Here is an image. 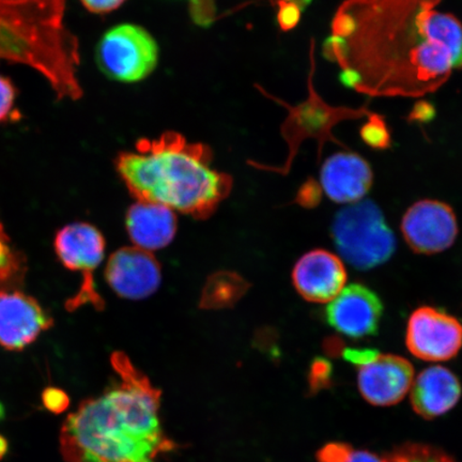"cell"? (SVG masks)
I'll return each mask as SVG.
<instances>
[{"instance_id": "1", "label": "cell", "mask_w": 462, "mask_h": 462, "mask_svg": "<svg viewBox=\"0 0 462 462\" xmlns=\"http://www.w3.org/2000/svg\"><path fill=\"white\" fill-rule=\"evenodd\" d=\"M442 0H345L351 36L331 34L323 56L359 74L357 92L423 97L462 70V23L437 10Z\"/></svg>"}, {"instance_id": "2", "label": "cell", "mask_w": 462, "mask_h": 462, "mask_svg": "<svg viewBox=\"0 0 462 462\" xmlns=\"http://www.w3.org/2000/svg\"><path fill=\"white\" fill-rule=\"evenodd\" d=\"M111 362L119 383L69 414L60 430L62 457L67 462H158L178 448L162 426V393L124 352H115Z\"/></svg>"}, {"instance_id": "3", "label": "cell", "mask_w": 462, "mask_h": 462, "mask_svg": "<svg viewBox=\"0 0 462 462\" xmlns=\"http://www.w3.org/2000/svg\"><path fill=\"white\" fill-rule=\"evenodd\" d=\"M210 147L165 132L141 138L134 152H120L116 170L138 201L154 202L198 219L213 215L233 189V179L212 167Z\"/></svg>"}, {"instance_id": "4", "label": "cell", "mask_w": 462, "mask_h": 462, "mask_svg": "<svg viewBox=\"0 0 462 462\" xmlns=\"http://www.w3.org/2000/svg\"><path fill=\"white\" fill-rule=\"evenodd\" d=\"M66 0H0V60L43 75L58 100L83 96L79 39L65 24Z\"/></svg>"}, {"instance_id": "5", "label": "cell", "mask_w": 462, "mask_h": 462, "mask_svg": "<svg viewBox=\"0 0 462 462\" xmlns=\"http://www.w3.org/2000/svg\"><path fill=\"white\" fill-rule=\"evenodd\" d=\"M331 233L340 255L357 270L385 263L396 250L395 236L372 200L343 208L334 217Z\"/></svg>"}, {"instance_id": "6", "label": "cell", "mask_w": 462, "mask_h": 462, "mask_svg": "<svg viewBox=\"0 0 462 462\" xmlns=\"http://www.w3.org/2000/svg\"><path fill=\"white\" fill-rule=\"evenodd\" d=\"M96 61L108 79L120 83H136L157 68L159 46L146 29L121 24L103 34L97 45Z\"/></svg>"}, {"instance_id": "7", "label": "cell", "mask_w": 462, "mask_h": 462, "mask_svg": "<svg viewBox=\"0 0 462 462\" xmlns=\"http://www.w3.org/2000/svg\"><path fill=\"white\" fill-rule=\"evenodd\" d=\"M58 258L65 267L83 273V284L66 309L73 311L83 305H94L104 310V301L97 293L94 273L99 267L106 252V240L101 231L88 223H73L58 231L54 241Z\"/></svg>"}, {"instance_id": "8", "label": "cell", "mask_w": 462, "mask_h": 462, "mask_svg": "<svg viewBox=\"0 0 462 462\" xmlns=\"http://www.w3.org/2000/svg\"><path fill=\"white\" fill-rule=\"evenodd\" d=\"M406 345L420 360L453 359L462 346V323L446 310L421 306L409 318Z\"/></svg>"}, {"instance_id": "9", "label": "cell", "mask_w": 462, "mask_h": 462, "mask_svg": "<svg viewBox=\"0 0 462 462\" xmlns=\"http://www.w3.org/2000/svg\"><path fill=\"white\" fill-rule=\"evenodd\" d=\"M402 231L413 252L432 255L454 245L458 234L457 218L448 204L424 199L415 202L404 213Z\"/></svg>"}, {"instance_id": "10", "label": "cell", "mask_w": 462, "mask_h": 462, "mask_svg": "<svg viewBox=\"0 0 462 462\" xmlns=\"http://www.w3.org/2000/svg\"><path fill=\"white\" fill-rule=\"evenodd\" d=\"M53 325V318L36 299L17 291H0V346L3 348L23 350Z\"/></svg>"}, {"instance_id": "11", "label": "cell", "mask_w": 462, "mask_h": 462, "mask_svg": "<svg viewBox=\"0 0 462 462\" xmlns=\"http://www.w3.org/2000/svg\"><path fill=\"white\" fill-rule=\"evenodd\" d=\"M106 279L119 297L142 300L152 296L161 285V265L152 252L123 247L108 259Z\"/></svg>"}, {"instance_id": "12", "label": "cell", "mask_w": 462, "mask_h": 462, "mask_svg": "<svg viewBox=\"0 0 462 462\" xmlns=\"http://www.w3.org/2000/svg\"><path fill=\"white\" fill-rule=\"evenodd\" d=\"M383 314V305L377 294L362 284L344 288L326 310L328 325L351 338L378 333Z\"/></svg>"}, {"instance_id": "13", "label": "cell", "mask_w": 462, "mask_h": 462, "mask_svg": "<svg viewBox=\"0 0 462 462\" xmlns=\"http://www.w3.org/2000/svg\"><path fill=\"white\" fill-rule=\"evenodd\" d=\"M413 381L412 364L394 355H379L359 367L357 374V385L364 400L379 407L393 406L402 401Z\"/></svg>"}, {"instance_id": "14", "label": "cell", "mask_w": 462, "mask_h": 462, "mask_svg": "<svg viewBox=\"0 0 462 462\" xmlns=\"http://www.w3.org/2000/svg\"><path fill=\"white\" fill-rule=\"evenodd\" d=\"M292 282L306 301L328 303L343 291L346 282L345 265L337 255L325 250H313L298 260Z\"/></svg>"}, {"instance_id": "15", "label": "cell", "mask_w": 462, "mask_h": 462, "mask_svg": "<svg viewBox=\"0 0 462 462\" xmlns=\"http://www.w3.org/2000/svg\"><path fill=\"white\" fill-rule=\"evenodd\" d=\"M371 165L355 152H338L328 157L320 171L321 188L337 204H356L373 186Z\"/></svg>"}, {"instance_id": "16", "label": "cell", "mask_w": 462, "mask_h": 462, "mask_svg": "<svg viewBox=\"0 0 462 462\" xmlns=\"http://www.w3.org/2000/svg\"><path fill=\"white\" fill-rule=\"evenodd\" d=\"M311 79H310V96L309 100L302 103L301 106L291 107L289 112V117L284 125H282V134L285 140L291 144L292 155H294V147L298 146L305 137H331L330 129L337 125L339 120L361 117L368 115L362 109L349 108H332L323 102L319 96L316 94L311 87Z\"/></svg>"}, {"instance_id": "17", "label": "cell", "mask_w": 462, "mask_h": 462, "mask_svg": "<svg viewBox=\"0 0 462 462\" xmlns=\"http://www.w3.org/2000/svg\"><path fill=\"white\" fill-rule=\"evenodd\" d=\"M411 404L415 412L432 420L450 411L460 400L461 384L449 369L432 366L413 381Z\"/></svg>"}, {"instance_id": "18", "label": "cell", "mask_w": 462, "mask_h": 462, "mask_svg": "<svg viewBox=\"0 0 462 462\" xmlns=\"http://www.w3.org/2000/svg\"><path fill=\"white\" fill-rule=\"evenodd\" d=\"M125 225L133 244L148 252L169 245L177 231L175 212L169 207L147 201L137 200L130 208Z\"/></svg>"}, {"instance_id": "19", "label": "cell", "mask_w": 462, "mask_h": 462, "mask_svg": "<svg viewBox=\"0 0 462 462\" xmlns=\"http://www.w3.org/2000/svg\"><path fill=\"white\" fill-rule=\"evenodd\" d=\"M250 284L240 274L219 271L208 277L202 289L199 308L202 310L230 309L248 291Z\"/></svg>"}, {"instance_id": "20", "label": "cell", "mask_w": 462, "mask_h": 462, "mask_svg": "<svg viewBox=\"0 0 462 462\" xmlns=\"http://www.w3.org/2000/svg\"><path fill=\"white\" fill-rule=\"evenodd\" d=\"M384 462H456L442 450L421 444H408L386 455Z\"/></svg>"}, {"instance_id": "21", "label": "cell", "mask_w": 462, "mask_h": 462, "mask_svg": "<svg viewBox=\"0 0 462 462\" xmlns=\"http://www.w3.org/2000/svg\"><path fill=\"white\" fill-rule=\"evenodd\" d=\"M24 265V258L11 245L9 236L0 222V285L17 279Z\"/></svg>"}, {"instance_id": "22", "label": "cell", "mask_w": 462, "mask_h": 462, "mask_svg": "<svg viewBox=\"0 0 462 462\" xmlns=\"http://www.w3.org/2000/svg\"><path fill=\"white\" fill-rule=\"evenodd\" d=\"M362 141L375 150H385L392 146L391 133L384 117L378 114L369 113L367 123L360 130Z\"/></svg>"}, {"instance_id": "23", "label": "cell", "mask_w": 462, "mask_h": 462, "mask_svg": "<svg viewBox=\"0 0 462 462\" xmlns=\"http://www.w3.org/2000/svg\"><path fill=\"white\" fill-rule=\"evenodd\" d=\"M15 99V86L10 79L0 75V124L20 118L19 112L14 109Z\"/></svg>"}, {"instance_id": "24", "label": "cell", "mask_w": 462, "mask_h": 462, "mask_svg": "<svg viewBox=\"0 0 462 462\" xmlns=\"http://www.w3.org/2000/svg\"><path fill=\"white\" fill-rule=\"evenodd\" d=\"M42 402L50 412L60 414L67 411V409L70 406V398L65 391L51 386V388L43 391Z\"/></svg>"}, {"instance_id": "25", "label": "cell", "mask_w": 462, "mask_h": 462, "mask_svg": "<svg viewBox=\"0 0 462 462\" xmlns=\"http://www.w3.org/2000/svg\"><path fill=\"white\" fill-rule=\"evenodd\" d=\"M332 374V366L325 359L318 357L310 366V385L313 391H318L323 388L330 383Z\"/></svg>"}, {"instance_id": "26", "label": "cell", "mask_w": 462, "mask_h": 462, "mask_svg": "<svg viewBox=\"0 0 462 462\" xmlns=\"http://www.w3.org/2000/svg\"><path fill=\"white\" fill-rule=\"evenodd\" d=\"M322 199V188L314 178H310L300 188L296 201L304 208H314L319 205Z\"/></svg>"}, {"instance_id": "27", "label": "cell", "mask_w": 462, "mask_h": 462, "mask_svg": "<svg viewBox=\"0 0 462 462\" xmlns=\"http://www.w3.org/2000/svg\"><path fill=\"white\" fill-rule=\"evenodd\" d=\"M354 449L344 443H331L322 448L317 454L318 462H346Z\"/></svg>"}, {"instance_id": "28", "label": "cell", "mask_w": 462, "mask_h": 462, "mask_svg": "<svg viewBox=\"0 0 462 462\" xmlns=\"http://www.w3.org/2000/svg\"><path fill=\"white\" fill-rule=\"evenodd\" d=\"M280 10L277 14V21L282 31H291L294 27L298 26L300 20H301V10L298 5L292 2H281L279 3Z\"/></svg>"}, {"instance_id": "29", "label": "cell", "mask_w": 462, "mask_h": 462, "mask_svg": "<svg viewBox=\"0 0 462 462\" xmlns=\"http://www.w3.org/2000/svg\"><path fill=\"white\" fill-rule=\"evenodd\" d=\"M437 117V109L429 101L420 100L414 104L407 120L410 124L426 125Z\"/></svg>"}, {"instance_id": "30", "label": "cell", "mask_w": 462, "mask_h": 462, "mask_svg": "<svg viewBox=\"0 0 462 462\" xmlns=\"http://www.w3.org/2000/svg\"><path fill=\"white\" fill-rule=\"evenodd\" d=\"M379 355V352L374 349H346L343 351L345 360L359 367L371 363Z\"/></svg>"}, {"instance_id": "31", "label": "cell", "mask_w": 462, "mask_h": 462, "mask_svg": "<svg viewBox=\"0 0 462 462\" xmlns=\"http://www.w3.org/2000/svg\"><path fill=\"white\" fill-rule=\"evenodd\" d=\"M339 82L346 88L356 90L360 86L361 79L359 74L351 69H344L339 74Z\"/></svg>"}, {"instance_id": "32", "label": "cell", "mask_w": 462, "mask_h": 462, "mask_svg": "<svg viewBox=\"0 0 462 462\" xmlns=\"http://www.w3.org/2000/svg\"><path fill=\"white\" fill-rule=\"evenodd\" d=\"M346 462H384V459L373 453L365 452V450H360V452L352 453L351 457Z\"/></svg>"}, {"instance_id": "33", "label": "cell", "mask_w": 462, "mask_h": 462, "mask_svg": "<svg viewBox=\"0 0 462 462\" xmlns=\"http://www.w3.org/2000/svg\"><path fill=\"white\" fill-rule=\"evenodd\" d=\"M125 2V0H99V5L103 14H108L118 9Z\"/></svg>"}, {"instance_id": "34", "label": "cell", "mask_w": 462, "mask_h": 462, "mask_svg": "<svg viewBox=\"0 0 462 462\" xmlns=\"http://www.w3.org/2000/svg\"><path fill=\"white\" fill-rule=\"evenodd\" d=\"M9 449V443L7 439L0 435V460H3L5 456L7 455Z\"/></svg>"}, {"instance_id": "35", "label": "cell", "mask_w": 462, "mask_h": 462, "mask_svg": "<svg viewBox=\"0 0 462 462\" xmlns=\"http://www.w3.org/2000/svg\"><path fill=\"white\" fill-rule=\"evenodd\" d=\"M292 3L296 4L300 10L303 11L309 7V5L311 3V0H293Z\"/></svg>"}]
</instances>
